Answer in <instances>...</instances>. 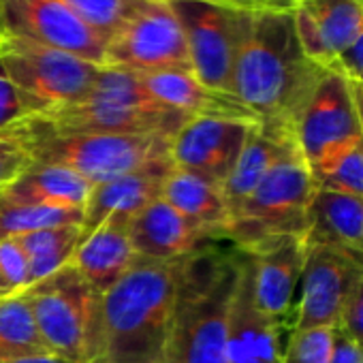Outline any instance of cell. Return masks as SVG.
I'll list each match as a JSON object with an SVG mask.
<instances>
[{
    "instance_id": "cell-1",
    "label": "cell",
    "mask_w": 363,
    "mask_h": 363,
    "mask_svg": "<svg viewBox=\"0 0 363 363\" xmlns=\"http://www.w3.org/2000/svg\"><path fill=\"white\" fill-rule=\"evenodd\" d=\"M191 257L137 259L101 299L96 363H177V325Z\"/></svg>"
},
{
    "instance_id": "cell-2",
    "label": "cell",
    "mask_w": 363,
    "mask_h": 363,
    "mask_svg": "<svg viewBox=\"0 0 363 363\" xmlns=\"http://www.w3.org/2000/svg\"><path fill=\"white\" fill-rule=\"evenodd\" d=\"M325 71L303 54L291 13L252 16L235 58L231 94L259 126L293 137L295 120Z\"/></svg>"
},
{
    "instance_id": "cell-3",
    "label": "cell",
    "mask_w": 363,
    "mask_h": 363,
    "mask_svg": "<svg viewBox=\"0 0 363 363\" xmlns=\"http://www.w3.org/2000/svg\"><path fill=\"white\" fill-rule=\"evenodd\" d=\"M5 135L11 137L33 162L71 169L92 186L171 160L169 137L60 130L37 116L20 120L7 128Z\"/></svg>"
},
{
    "instance_id": "cell-4",
    "label": "cell",
    "mask_w": 363,
    "mask_h": 363,
    "mask_svg": "<svg viewBox=\"0 0 363 363\" xmlns=\"http://www.w3.org/2000/svg\"><path fill=\"white\" fill-rule=\"evenodd\" d=\"M37 118L60 130L158 135L169 139L189 120L184 113L158 103L145 90L139 75L113 67L101 69L96 84L84 101Z\"/></svg>"
},
{
    "instance_id": "cell-5",
    "label": "cell",
    "mask_w": 363,
    "mask_h": 363,
    "mask_svg": "<svg viewBox=\"0 0 363 363\" xmlns=\"http://www.w3.org/2000/svg\"><path fill=\"white\" fill-rule=\"evenodd\" d=\"M240 252L210 244L193 255L177 325V363H229L227 325Z\"/></svg>"
},
{
    "instance_id": "cell-6",
    "label": "cell",
    "mask_w": 363,
    "mask_h": 363,
    "mask_svg": "<svg viewBox=\"0 0 363 363\" xmlns=\"http://www.w3.org/2000/svg\"><path fill=\"white\" fill-rule=\"evenodd\" d=\"M312 193L310 169L295 145L231 212L223 242H231L242 255H255L284 238L303 240Z\"/></svg>"
},
{
    "instance_id": "cell-7",
    "label": "cell",
    "mask_w": 363,
    "mask_h": 363,
    "mask_svg": "<svg viewBox=\"0 0 363 363\" xmlns=\"http://www.w3.org/2000/svg\"><path fill=\"white\" fill-rule=\"evenodd\" d=\"M50 352L71 363L99 361L101 299L82 274L67 263L22 291Z\"/></svg>"
},
{
    "instance_id": "cell-8",
    "label": "cell",
    "mask_w": 363,
    "mask_h": 363,
    "mask_svg": "<svg viewBox=\"0 0 363 363\" xmlns=\"http://www.w3.org/2000/svg\"><path fill=\"white\" fill-rule=\"evenodd\" d=\"M0 62L24 99L30 116H45L84 101L101 65L20 39H0Z\"/></svg>"
},
{
    "instance_id": "cell-9",
    "label": "cell",
    "mask_w": 363,
    "mask_h": 363,
    "mask_svg": "<svg viewBox=\"0 0 363 363\" xmlns=\"http://www.w3.org/2000/svg\"><path fill=\"white\" fill-rule=\"evenodd\" d=\"M169 5L184 30L193 75L206 88L231 94L235 58L252 16L210 0H169Z\"/></svg>"
},
{
    "instance_id": "cell-10",
    "label": "cell",
    "mask_w": 363,
    "mask_h": 363,
    "mask_svg": "<svg viewBox=\"0 0 363 363\" xmlns=\"http://www.w3.org/2000/svg\"><path fill=\"white\" fill-rule=\"evenodd\" d=\"M103 67L135 75L191 71L186 37L169 0H150L107 41Z\"/></svg>"
},
{
    "instance_id": "cell-11",
    "label": "cell",
    "mask_w": 363,
    "mask_h": 363,
    "mask_svg": "<svg viewBox=\"0 0 363 363\" xmlns=\"http://www.w3.org/2000/svg\"><path fill=\"white\" fill-rule=\"evenodd\" d=\"M0 35L105 65L107 43L60 0H0Z\"/></svg>"
},
{
    "instance_id": "cell-12",
    "label": "cell",
    "mask_w": 363,
    "mask_h": 363,
    "mask_svg": "<svg viewBox=\"0 0 363 363\" xmlns=\"http://www.w3.org/2000/svg\"><path fill=\"white\" fill-rule=\"evenodd\" d=\"M293 137L308 169L337 147L361 137L350 84L333 67L323 73L310 99L301 107Z\"/></svg>"
},
{
    "instance_id": "cell-13",
    "label": "cell",
    "mask_w": 363,
    "mask_h": 363,
    "mask_svg": "<svg viewBox=\"0 0 363 363\" xmlns=\"http://www.w3.org/2000/svg\"><path fill=\"white\" fill-rule=\"evenodd\" d=\"M255 126L257 122L240 118H189L171 139V164L210 177L223 186Z\"/></svg>"
},
{
    "instance_id": "cell-14",
    "label": "cell",
    "mask_w": 363,
    "mask_h": 363,
    "mask_svg": "<svg viewBox=\"0 0 363 363\" xmlns=\"http://www.w3.org/2000/svg\"><path fill=\"white\" fill-rule=\"evenodd\" d=\"M361 276L363 272L344 257L320 246L306 248L291 331L312 327L335 329L340 325L346 295Z\"/></svg>"
},
{
    "instance_id": "cell-15",
    "label": "cell",
    "mask_w": 363,
    "mask_h": 363,
    "mask_svg": "<svg viewBox=\"0 0 363 363\" xmlns=\"http://www.w3.org/2000/svg\"><path fill=\"white\" fill-rule=\"evenodd\" d=\"M242 255V252H240ZM257 306L282 329L291 331L295 295L306 259L301 238H284L255 255H244Z\"/></svg>"
},
{
    "instance_id": "cell-16",
    "label": "cell",
    "mask_w": 363,
    "mask_h": 363,
    "mask_svg": "<svg viewBox=\"0 0 363 363\" xmlns=\"http://www.w3.org/2000/svg\"><path fill=\"white\" fill-rule=\"evenodd\" d=\"M291 16L303 54L325 69L363 30V7L352 0H297Z\"/></svg>"
},
{
    "instance_id": "cell-17",
    "label": "cell",
    "mask_w": 363,
    "mask_h": 363,
    "mask_svg": "<svg viewBox=\"0 0 363 363\" xmlns=\"http://www.w3.org/2000/svg\"><path fill=\"white\" fill-rule=\"evenodd\" d=\"M282 335L284 331L257 306L248 261L240 255V272L227 325L229 363H282Z\"/></svg>"
},
{
    "instance_id": "cell-18",
    "label": "cell",
    "mask_w": 363,
    "mask_h": 363,
    "mask_svg": "<svg viewBox=\"0 0 363 363\" xmlns=\"http://www.w3.org/2000/svg\"><path fill=\"white\" fill-rule=\"evenodd\" d=\"M303 246L327 248L363 272V199L314 189Z\"/></svg>"
},
{
    "instance_id": "cell-19",
    "label": "cell",
    "mask_w": 363,
    "mask_h": 363,
    "mask_svg": "<svg viewBox=\"0 0 363 363\" xmlns=\"http://www.w3.org/2000/svg\"><path fill=\"white\" fill-rule=\"evenodd\" d=\"M130 244L137 259L173 261L216 242L158 197L130 220Z\"/></svg>"
},
{
    "instance_id": "cell-20",
    "label": "cell",
    "mask_w": 363,
    "mask_h": 363,
    "mask_svg": "<svg viewBox=\"0 0 363 363\" xmlns=\"http://www.w3.org/2000/svg\"><path fill=\"white\" fill-rule=\"evenodd\" d=\"M135 261L137 255L130 244V220L109 216L92 233L82 238L69 263L99 295H105L122 280Z\"/></svg>"
},
{
    "instance_id": "cell-21",
    "label": "cell",
    "mask_w": 363,
    "mask_h": 363,
    "mask_svg": "<svg viewBox=\"0 0 363 363\" xmlns=\"http://www.w3.org/2000/svg\"><path fill=\"white\" fill-rule=\"evenodd\" d=\"M171 169H173L171 160L158 162L107 179L103 184H96L84 206V223H82L84 238L92 233L109 216L133 220L147 203L160 197L162 182Z\"/></svg>"
},
{
    "instance_id": "cell-22",
    "label": "cell",
    "mask_w": 363,
    "mask_h": 363,
    "mask_svg": "<svg viewBox=\"0 0 363 363\" xmlns=\"http://www.w3.org/2000/svg\"><path fill=\"white\" fill-rule=\"evenodd\" d=\"M160 197L199 227L212 242L225 240L231 214L218 182L173 167L162 182Z\"/></svg>"
},
{
    "instance_id": "cell-23",
    "label": "cell",
    "mask_w": 363,
    "mask_h": 363,
    "mask_svg": "<svg viewBox=\"0 0 363 363\" xmlns=\"http://www.w3.org/2000/svg\"><path fill=\"white\" fill-rule=\"evenodd\" d=\"M145 90L162 105L184 113L186 118L218 116L255 120V116L231 94H220L206 88L191 71H167L154 75H139ZM259 124V122H257Z\"/></svg>"
},
{
    "instance_id": "cell-24",
    "label": "cell",
    "mask_w": 363,
    "mask_h": 363,
    "mask_svg": "<svg viewBox=\"0 0 363 363\" xmlns=\"http://www.w3.org/2000/svg\"><path fill=\"white\" fill-rule=\"evenodd\" d=\"M92 189L88 179L71 169L33 162L5 191H0V199L9 203L84 210Z\"/></svg>"
},
{
    "instance_id": "cell-25",
    "label": "cell",
    "mask_w": 363,
    "mask_h": 363,
    "mask_svg": "<svg viewBox=\"0 0 363 363\" xmlns=\"http://www.w3.org/2000/svg\"><path fill=\"white\" fill-rule=\"evenodd\" d=\"M295 145L297 143L291 135L267 130L259 124L255 126L235 167L231 169L229 177L223 182V195L229 214L261 184L265 175L276 167V162Z\"/></svg>"
},
{
    "instance_id": "cell-26",
    "label": "cell",
    "mask_w": 363,
    "mask_h": 363,
    "mask_svg": "<svg viewBox=\"0 0 363 363\" xmlns=\"http://www.w3.org/2000/svg\"><path fill=\"white\" fill-rule=\"evenodd\" d=\"M82 225H62V227H50L41 231H33L20 238H13L26 259H28V278L30 284L52 276L60 267H65L73 252L77 250L82 242ZM28 284V286H30Z\"/></svg>"
},
{
    "instance_id": "cell-27",
    "label": "cell",
    "mask_w": 363,
    "mask_h": 363,
    "mask_svg": "<svg viewBox=\"0 0 363 363\" xmlns=\"http://www.w3.org/2000/svg\"><path fill=\"white\" fill-rule=\"evenodd\" d=\"M50 352L22 293L0 297V363Z\"/></svg>"
},
{
    "instance_id": "cell-28",
    "label": "cell",
    "mask_w": 363,
    "mask_h": 363,
    "mask_svg": "<svg viewBox=\"0 0 363 363\" xmlns=\"http://www.w3.org/2000/svg\"><path fill=\"white\" fill-rule=\"evenodd\" d=\"M314 189L363 199V139H352L310 167Z\"/></svg>"
},
{
    "instance_id": "cell-29",
    "label": "cell",
    "mask_w": 363,
    "mask_h": 363,
    "mask_svg": "<svg viewBox=\"0 0 363 363\" xmlns=\"http://www.w3.org/2000/svg\"><path fill=\"white\" fill-rule=\"evenodd\" d=\"M82 223H84V210L9 203L0 199V242L50 227L82 225Z\"/></svg>"
},
{
    "instance_id": "cell-30",
    "label": "cell",
    "mask_w": 363,
    "mask_h": 363,
    "mask_svg": "<svg viewBox=\"0 0 363 363\" xmlns=\"http://www.w3.org/2000/svg\"><path fill=\"white\" fill-rule=\"evenodd\" d=\"M105 43L150 0H60Z\"/></svg>"
},
{
    "instance_id": "cell-31",
    "label": "cell",
    "mask_w": 363,
    "mask_h": 363,
    "mask_svg": "<svg viewBox=\"0 0 363 363\" xmlns=\"http://www.w3.org/2000/svg\"><path fill=\"white\" fill-rule=\"evenodd\" d=\"M333 333L331 327L291 331L282 348V363H331Z\"/></svg>"
},
{
    "instance_id": "cell-32",
    "label": "cell",
    "mask_w": 363,
    "mask_h": 363,
    "mask_svg": "<svg viewBox=\"0 0 363 363\" xmlns=\"http://www.w3.org/2000/svg\"><path fill=\"white\" fill-rule=\"evenodd\" d=\"M0 280L9 295H18L28 289V259L16 240L0 242Z\"/></svg>"
},
{
    "instance_id": "cell-33",
    "label": "cell",
    "mask_w": 363,
    "mask_h": 363,
    "mask_svg": "<svg viewBox=\"0 0 363 363\" xmlns=\"http://www.w3.org/2000/svg\"><path fill=\"white\" fill-rule=\"evenodd\" d=\"M28 116L30 111L24 99L20 96L18 88L9 79L3 62H0V133H5L7 128H11L13 124H18L20 120Z\"/></svg>"
},
{
    "instance_id": "cell-34",
    "label": "cell",
    "mask_w": 363,
    "mask_h": 363,
    "mask_svg": "<svg viewBox=\"0 0 363 363\" xmlns=\"http://www.w3.org/2000/svg\"><path fill=\"white\" fill-rule=\"evenodd\" d=\"M30 164V156L11 137L0 133V191H5Z\"/></svg>"
},
{
    "instance_id": "cell-35",
    "label": "cell",
    "mask_w": 363,
    "mask_h": 363,
    "mask_svg": "<svg viewBox=\"0 0 363 363\" xmlns=\"http://www.w3.org/2000/svg\"><path fill=\"white\" fill-rule=\"evenodd\" d=\"M337 329L348 333L354 342H363V276L357 278L346 295Z\"/></svg>"
},
{
    "instance_id": "cell-36",
    "label": "cell",
    "mask_w": 363,
    "mask_h": 363,
    "mask_svg": "<svg viewBox=\"0 0 363 363\" xmlns=\"http://www.w3.org/2000/svg\"><path fill=\"white\" fill-rule=\"evenodd\" d=\"M210 3L248 13V16H269V13H293L297 0H210Z\"/></svg>"
},
{
    "instance_id": "cell-37",
    "label": "cell",
    "mask_w": 363,
    "mask_h": 363,
    "mask_svg": "<svg viewBox=\"0 0 363 363\" xmlns=\"http://www.w3.org/2000/svg\"><path fill=\"white\" fill-rule=\"evenodd\" d=\"M333 69L340 71L346 79L363 84V30L350 43V48L344 54H340V58L335 60Z\"/></svg>"
},
{
    "instance_id": "cell-38",
    "label": "cell",
    "mask_w": 363,
    "mask_h": 363,
    "mask_svg": "<svg viewBox=\"0 0 363 363\" xmlns=\"http://www.w3.org/2000/svg\"><path fill=\"white\" fill-rule=\"evenodd\" d=\"M331 363H363V350L359 342H354L348 333H344L337 327L333 333Z\"/></svg>"
},
{
    "instance_id": "cell-39",
    "label": "cell",
    "mask_w": 363,
    "mask_h": 363,
    "mask_svg": "<svg viewBox=\"0 0 363 363\" xmlns=\"http://www.w3.org/2000/svg\"><path fill=\"white\" fill-rule=\"evenodd\" d=\"M5 363H71L54 352H45V354H33V357H24V359H13V361H5Z\"/></svg>"
},
{
    "instance_id": "cell-40",
    "label": "cell",
    "mask_w": 363,
    "mask_h": 363,
    "mask_svg": "<svg viewBox=\"0 0 363 363\" xmlns=\"http://www.w3.org/2000/svg\"><path fill=\"white\" fill-rule=\"evenodd\" d=\"M350 92H352V101H354V107H357V116H359V128H361V139H363V84H357V82H350Z\"/></svg>"
},
{
    "instance_id": "cell-41",
    "label": "cell",
    "mask_w": 363,
    "mask_h": 363,
    "mask_svg": "<svg viewBox=\"0 0 363 363\" xmlns=\"http://www.w3.org/2000/svg\"><path fill=\"white\" fill-rule=\"evenodd\" d=\"M0 297H9V293H7V289L3 286V280H0Z\"/></svg>"
},
{
    "instance_id": "cell-42",
    "label": "cell",
    "mask_w": 363,
    "mask_h": 363,
    "mask_svg": "<svg viewBox=\"0 0 363 363\" xmlns=\"http://www.w3.org/2000/svg\"><path fill=\"white\" fill-rule=\"evenodd\" d=\"M352 3H357V5H361V7H363V0H352Z\"/></svg>"
},
{
    "instance_id": "cell-43",
    "label": "cell",
    "mask_w": 363,
    "mask_h": 363,
    "mask_svg": "<svg viewBox=\"0 0 363 363\" xmlns=\"http://www.w3.org/2000/svg\"><path fill=\"white\" fill-rule=\"evenodd\" d=\"M359 346H361V350H363V342H359Z\"/></svg>"
},
{
    "instance_id": "cell-44",
    "label": "cell",
    "mask_w": 363,
    "mask_h": 363,
    "mask_svg": "<svg viewBox=\"0 0 363 363\" xmlns=\"http://www.w3.org/2000/svg\"><path fill=\"white\" fill-rule=\"evenodd\" d=\"M0 39H3V35H0Z\"/></svg>"
}]
</instances>
